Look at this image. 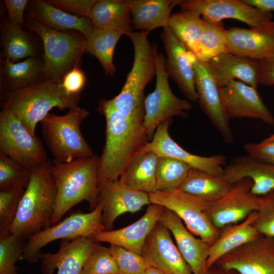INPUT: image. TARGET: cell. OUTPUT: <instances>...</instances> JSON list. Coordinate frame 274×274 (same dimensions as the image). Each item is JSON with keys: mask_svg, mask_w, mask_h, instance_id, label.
Instances as JSON below:
<instances>
[{"mask_svg": "<svg viewBox=\"0 0 274 274\" xmlns=\"http://www.w3.org/2000/svg\"><path fill=\"white\" fill-rule=\"evenodd\" d=\"M97 110L106 119V142L99 157L98 183L118 181L140 154L149 138L142 123L118 113L110 99H100Z\"/></svg>", "mask_w": 274, "mask_h": 274, "instance_id": "6da1fadb", "label": "cell"}, {"mask_svg": "<svg viewBox=\"0 0 274 274\" xmlns=\"http://www.w3.org/2000/svg\"><path fill=\"white\" fill-rule=\"evenodd\" d=\"M98 164L99 157L95 155L68 162L55 160L51 163L57 194L48 226L58 223L66 213L82 201L89 202L90 211L96 208L100 195Z\"/></svg>", "mask_w": 274, "mask_h": 274, "instance_id": "7a4b0ae2", "label": "cell"}, {"mask_svg": "<svg viewBox=\"0 0 274 274\" xmlns=\"http://www.w3.org/2000/svg\"><path fill=\"white\" fill-rule=\"evenodd\" d=\"M50 165L48 160L29 168V182L10 228L23 240L48 227L53 214L57 191Z\"/></svg>", "mask_w": 274, "mask_h": 274, "instance_id": "3957f363", "label": "cell"}, {"mask_svg": "<svg viewBox=\"0 0 274 274\" xmlns=\"http://www.w3.org/2000/svg\"><path fill=\"white\" fill-rule=\"evenodd\" d=\"M80 94L67 93L61 80H38L23 88L7 92L3 107L10 109L33 136L36 126L54 108L60 110L78 106Z\"/></svg>", "mask_w": 274, "mask_h": 274, "instance_id": "277c9868", "label": "cell"}, {"mask_svg": "<svg viewBox=\"0 0 274 274\" xmlns=\"http://www.w3.org/2000/svg\"><path fill=\"white\" fill-rule=\"evenodd\" d=\"M150 31H130L126 35L134 48L132 67L120 93L110 101L123 116L142 123L145 115L144 90L156 75L155 51L157 46L148 39Z\"/></svg>", "mask_w": 274, "mask_h": 274, "instance_id": "5b68a950", "label": "cell"}, {"mask_svg": "<svg viewBox=\"0 0 274 274\" xmlns=\"http://www.w3.org/2000/svg\"><path fill=\"white\" fill-rule=\"evenodd\" d=\"M89 111L75 106L63 115L49 113L41 122L45 143L60 162L93 156V151L83 136L80 126Z\"/></svg>", "mask_w": 274, "mask_h": 274, "instance_id": "8992f818", "label": "cell"}, {"mask_svg": "<svg viewBox=\"0 0 274 274\" xmlns=\"http://www.w3.org/2000/svg\"><path fill=\"white\" fill-rule=\"evenodd\" d=\"M104 205L103 200L99 198L96 208L89 213H74L61 222L30 236L25 243L22 258L38 262L40 250L53 241L59 239L72 241L106 230L102 220Z\"/></svg>", "mask_w": 274, "mask_h": 274, "instance_id": "52a82bcc", "label": "cell"}, {"mask_svg": "<svg viewBox=\"0 0 274 274\" xmlns=\"http://www.w3.org/2000/svg\"><path fill=\"white\" fill-rule=\"evenodd\" d=\"M30 28L43 43L44 79L61 80L86 52L85 38L49 28L36 20L32 21Z\"/></svg>", "mask_w": 274, "mask_h": 274, "instance_id": "ba28073f", "label": "cell"}, {"mask_svg": "<svg viewBox=\"0 0 274 274\" xmlns=\"http://www.w3.org/2000/svg\"><path fill=\"white\" fill-rule=\"evenodd\" d=\"M149 196L151 203L175 213L194 235L211 244L219 236L221 229L211 221L208 214L210 202L207 201L178 189L168 192L156 191Z\"/></svg>", "mask_w": 274, "mask_h": 274, "instance_id": "9c48e42d", "label": "cell"}, {"mask_svg": "<svg viewBox=\"0 0 274 274\" xmlns=\"http://www.w3.org/2000/svg\"><path fill=\"white\" fill-rule=\"evenodd\" d=\"M156 84L154 90L145 99L143 125L150 141L158 126L174 116L185 118L192 108L187 100L177 97L168 83L165 67L166 59L162 53L155 51Z\"/></svg>", "mask_w": 274, "mask_h": 274, "instance_id": "30bf717a", "label": "cell"}, {"mask_svg": "<svg viewBox=\"0 0 274 274\" xmlns=\"http://www.w3.org/2000/svg\"><path fill=\"white\" fill-rule=\"evenodd\" d=\"M0 152L28 168L48 161L41 139L32 135L20 118L6 107L0 113Z\"/></svg>", "mask_w": 274, "mask_h": 274, "instance_id": "8fae6325", "label": "cell"}, {"mask_svg": "<svg viewBox=\"0 0 274 274\" xmlns=\"http://www.w3.org/2000/svg\"><path fill=\"white\" fill-rule=\"evenodd\" d=\"M179 6L182 11L199 16L212 24L233 19L251 28H259L267 26L272 18L271 13L263 12L243 0H182Z\"/></svg>", "mask_w": 274, "mask_h": 274, "instance_id": "7c38bea8", "label": "cell"}, {"mask_svg": "<svg viewBox=\"0 0 274 274\" xmlns=\"http://www.w3.org/2000/svg\"><path fill=\"white\" fill-rule=\"evenodd\" d=\"M252 182L245 178L231 184L223 196L209 203L208 214L217 228L240 222L256 211L258 198L251 191Z\"/></svg>", "mask_w": 274, "mask_h": 274, "instance_id": "4fadbf2b", "label": "cell"}, {"mask_svg": "<svg viewBox=\"0 0 274 274\" xmlns=\"http://www.w3.org/2000/svg\"><path fill=\"white\" fill-rule=\"evenodd\" d=\"M238 274H274V237L260 235L215 264Z\"/></svg>", "mask_w": 274, "mask_h": 274, "instance_id": "5bb4252c", "label": "cell"}, {"mask_svg": "<svg viewBox=\"0 0 274 274\" xmlns=\"http://www.w3.org/2000/svg\"><path fill=\"white\" fill-rule=\"evenodd\" d=\"M188 55L194 71L195 85L199 102L212 124L227 143L233 136L221 101L220 87L209 72L204 62L199 60L188 49Z\"/></svg>", "mask_w": 274, "mask_h": 274, "instance_id": "9a60e30c", "label": "cell"}, {"mask_svg": "<svg viewBox=\"0 0 274 274\" xmlns=\"http://www.w3.org/2000/svg\"><path fill=\"white\" fill-rule=\"evenodd\" d=\"M170 119L161 122L157 127L152 139L142 148L141 154L152 152L158 157L173 158L189 165L192 168L211 175L224 176L222 166L226 157L221 154L204 157L192 154L180 147L170 136L168 126Z\"/></svg>", "mask_w": 274, "mask_h": 274, "instance_id": "2e32d148", "label": "cell"}, {"mask_svg": "<svg viewBox=\"0 0 274 274\" xmlns=\"http://www.w3.org/2000/svg\"><path fill=\"white\" fill-rule=\"evenodd\" d=\"M171 235L165 226L157 223L145 241L141 255L148 266L164 274H193Z\"/></svg>", "mask_w": 274, "mask_h": 274, "instance_id": "e0dca14e", "label": "cell"}, {"mask_svg": "<svg viewBox=\"0 0 274 274\" xmlns=\"http://www.w3.org/2000/svg\"><path fill=\"white\" fill-rule=\"evenodd\" d=\"M221 101L228 119L234 118L257 119L269 124L274 118L262 101L256 88L238 80H231L220 87Z\"/></svg>", "mask_w": 274, "mask_h": 274, "instance_id": "ac0fdd59", "label": "cell"}, {"mask_svg": "<svg viewBox=\"0 0 274 274\" xmlns=\"http://www.w3.org/2000/svg\"><path fill=\"white\" fill-rule=\"evenodd\" d=\"M99 198L104 202L102 220L106 230H111L120 216L134 213L151 203L149 194L129 187L119 180L98 183Z\"/></svg>", "mask_w": 274, "mask_h": 274, "instance_id": "d6986e66", "label": "cell"}, {"mask_svg": "<svg viewBox=\"0 0 274 274\" xmlns=\"http://www.w3.org/2000/svg\"><path fill=\"white\" fill-rule=\"evenodd\" d=\"M159 222L165 226L173 235L179 252L193 274H205L212 244L195 237L182 220L167 209L164 208Z\"/></svg>", "mask_w": 274, "mask_h": 274, "instance_id": "ffe728a7", "label": "cell"}, {"mask_svg": "<svg viewBox=\"0 0 274 274\" xmlns=\"http://www.w3.org/2000/svg\"><path fill=\"white\" fill-rule=\"evenodd\" d=\"M99 244L91 236L65 240L55 253L41 256L42 274H82L85 262Z\"/></svg>", "mask_w": 274, "mask_h": 274, "instance_id": "44dd1931", "label": "cell"}, {"mask_svg": "<svg viewBox=\"0 0 274 274\" xmlns=\"http://www.w3.org/2000/svg\"><path fill=\"white\" fill-rule=\"evenodd\" d=\"M160 38L166 54L165 67L168 77L176 83L189 100L197 101L194 71L188 55V49L169 27L163 29Z\"/></svg>", "mask_w": 274, "mask_h": 274, "instance_id": "7402d4cb", "label": "cell"}, {"mask_svg": "<svg viewBox=\"0 0 274 274\" xmlns=\"http://www.w3.org/2000/svg\"><path fill=\"white\" fill-rule=\"evenodd\" d=\"M164 208L150 204L138 220L124 227L99 232L91 236L98 243H107L142 254L145 241L159 219Z\"/></svg>", "mask_w": 274, "mask_h": 274, "instance_id": "603a6c76", "label": "cell"}, {"mask_svg": "<svg viewBox=\"0 0 274 274\" xmlns=\"http://www.w3.org/2000/svg\"><path fill=\"white\" fill-rule=\"evenodd\" d=\"M268 24L259 28L226 29L227 52L257 61L273 55L274 31Z\"/></svg>", "mask_w": 274, "mask_h": 274, "instance_id": "cb8c5ba5", "label": "cell"}, {"mask_svg": "<svg viewBox=\"0 0 274 274\" xmlns=\"http://www.w3.org/2000/svg\"><path fill=\"white\" fill-rule=\"evenodd\" d=\"M204 62L220 87L231 80L240 81L256 89L259 84V61L227 52Z\"/></svg>", "mask_w": 274, "mask_h": 274, "instance_id": "d4e9b609", "label": "cell"}, {"mask_svg": "<svg viewBox=\"0 0 274 274\" xmlns=\"http://www.w3.org/2000/svg\"><path fill=\"white\" fill-rule=\"evenodd\" d=\"M224 175L231 184L249 178L252 182L251 191L257 196L274 190V164L248 154L236 157L226 164Z\"/></svg>", "mask_w": 274, "mask_h": 274, "instance_id": "484cf974", "label": "cell"}, {"mask_svg": "<svg viewBox=\"0 0 274 274\" xmlns=\"http://www.w3.org/2000/svg\"><path fill=\"white\" fill-rule=\"evenodd\" d=\"M256 218V211H255L243 221L226 225L221 229L219 236L210 247L207 261V269L223 256L261 235L254 225Z\"/></svg>", "mask_w": 274, "mask_h": 274, "instance_id": "4316f807", "label": "cell"}, {"mask_svg": "<svg viewBox=\"0 0 274 274\" xmlns=\"http://www.w3.org/2000/svg\"><path fill=\"white\" fill-rule=\"evenodd\" d=\"M182 0H127L133 28L141 31L168 27L171 12Z\"/></svg>", "mask_w": 274, "mask_h": 274, "instance_id": "83f0119b", "label": "cell"}, {"mask_svg": "<svg viewBox=\"0 0 274 274\" xmlns=\"http://www.w3.org/2000/svg\"><path fill=\"white\" fill-rule=\"evenodd\" d=\"M88 18L95 28L117 30L125 35L133 29L127 0H96Z\"/></svg>", "mask_w": 274, "mask_h": 274, "instance_id": "f1b7e54d", "label": "cell"}, {"mask_svg": "<svg viewBox=\"0 0 274 274\" xmlns=\"http://www.w3.org/2000/svg\"><path fill=\"white\" fill-rule=\"evenodd\" d=\"M33 16L42 25L55 30L74 29L87 38L94 27L87 17H80L63 11L44 1H32Z\"/></svg>", "mask_w": 274, "mask_h": 274, "instance_id": "f546056e", "label": "cell"}, {"mask_svg": "<svg viewBox=\"0 0 274 274\" xmlns=\"http://www.w3.org/2000/svg\"><path fill=\"white\" fill-rule=\"evenodd\" d=\"M158 159V156L152 152L139 155L128 166L119 181L129 187L148 194L156 192Z\"/></svg>", "mask_w": 274, "mask_h": 274, "instance_id": "4dcf8cb0", "label": "cell"}, {"mask_svg": "<svg viewBox=\"0 0 274 274\" xmlns=\"http://www.w3.org/2000/svg\"><path fill=\"white\" fill-rule=\"evenodd\" d=\"M231 186V184L224 175L214 176L192 168L178 189L210 203L223 196Z\"/></svg>", "mask_w": 274, "mask_h": 274, "instance_id": "1f68e13d", "label": "cell"}, {"mask_svg": "<svg viewBox=\"0 0 274 274\" xmlns=\"http://www.w3.org/2000/svg\"><path fill=\"white\" fill-rule=\"evenodd\" d=\"M123 35L117 30L94 27L85 38L86 52L98 60L107 76L113 77L116 72L113 63L114 52L118 41Z\"/></svg>", "mask_w": 274, "mask_h": 274, "instance_id": "d6a6232c", "label": "cell"}, {"mask_svg": "<svg viewBox=\"0 0 274 274\" xmlns=\"http://www.w3.org/2000/svg\"><path fill=\"white\" fill-rule=\"evenodd\" d=\"M207 24L200 17L181 11L171 15L168 27L177 38L197 56L199 41Z\"/></svg>", "mask_w": 274, "mask_h": 274, "instance_id": "836d02e7", "label": "cell"}, {"mask_svg": "<svg viewBox=\"0 0 274 274\" xmlns=\"http://www.w3.org/2000/svg\"><path fill=\"white\" fill-rule=\"evenodd\" d=\"M43 70V65L34 57L18 62L5 59L3 71L7 92L23 88L36 82Z\"/></svg>", "mask_w": 274, "mask_h": 274, "instance_id": "e575fe53", "label": "cell"}, {"mask_svg": "<svg viewBox=\"0 0 274 274\" xmlns=\"http://www.w3.org/2000/svg\"><path fill=\"white\" fill-rule=\"evenodd\" d=\"M2 44L6 59L13 62L35 56L33 46L21 26L10 22L3 27Z\"/></svg>", "mask_w": 274, "mask_h": 274, "instance_id": "d590c367", "label": "cell"}, {"mask_svg": "<svg viewBox=\"0 0 274 274\" xmlns=\"http://www.w3.org/2000/svg\"><path fill=\"white\" fill-rule=\"evenodd\" d=\"M191 168L189 165L179 160L158 157L156 172L157 191L168 192L178 189Z\"/></svg>", "mask_w": 274, "mask_h": 274, "instance_id": "8d00e7d4", "label": "cell"}, {"mask_svg": "<svg viewBox=\"0 0 274 274\" xmlns=\"http://www.w3.org/2000/svg\"><path fill=\"white\" fill-rule=\"evenodd\" d=\"M227 52L226 29L221 23H207L199 43V52L196 57L207 62L219 54Z\"/></svg>", "mask_w": 274, "mask_h": 274, "instance_id": "74e56055", "label": "cell"}, {"mask_svg": "<svg viewBox=\"0 0 274 274\" xmlns=\"http://www.w3.org/2000/svg\"><path fill=\"white\" fill-rule=\"evenodd\" d=\"M29 176V168L0 152V190L17 187L26 188Z\"/></svg>", "mask_w": 274, "mask_h": 274, "instance_id": "f35d334b", "label": "cell"}, {"mask_svg": "<svg viewBox=\"0 0 274 274\" xmlns=\"http://www.w3.org/2000/svg\"><path fill=\"white\" fill-rule=\"evenodd\" d=\"M25 189L23 187H17L0 190V238L11 234V226Z\"/></svg>", "mask_w": 274, "mask_h": 274, "instance_id": "ab89813d", "label": "cell"}, {"mask_svg": "<svg viewBox=\"0 0 274 274\" xmlns=\"http://www.w3.org/2000/svg\"><path fill=\"white\" fill-rule=\"evenodd\" d=\"M23 241L11 233L0 238V274H17L15 264L22 258Z\"/></svg>", "mask_w": 274, "mask_h": 274, "instance_id": "60d3db41", "label": "cell"}, {"mask_svg": "<svg viewBox=\"0 0 274 274\" xmlns=\"http://www.w3.org/2000/svg\"><path fill=\"white\" fill-rule=\"evenodd\" d=\"M82 274H119L109 248L99 244L85 262Z\"/></svg>", "mask_w": 274, "mask_h": 274, "instance_id": "b9f144b4", "label": "cell"}, {"mask_svg": "<svg viewBox=\"0 0 274 274\" xmlns=\"http://www.w3.org/2000/svg\"><path fill=\"white\" fill-rule=\"evenodd\" d=\"M117 263L119 274H144L148 267L141 255L121 247L110 245L108 247Z\"/></svg>", "mask_w": 274, "mask_h": 274, "instance_id": "7bdbcfd3", "label": "cell"}, {"mask_svg": "<svg viewBox=\"0 0 274 274\" xmlns=\"http://www.w3.org/2000/svg\"><path fill=\"white\" fill-rule=\"evenodd\" d=\"M254 225L261 235L274 237V190L259 196Z\"/></svg>", "mask_w": 274, "mask_h": 274, "instance_id": "ee69618b", "label": "cell"}, {"mask_svg": "<svg viewBox=\"0 0 274 274\" xmlns=\"http://www.w3.org/2000/svg\"><path fill=\"white\" fill-rule=\"evenodd\" d=\"M96 0H50L49 4L68 13L80 17H89Z\"/></svg>", "mask_w": 274, "mask_h": 274, "instance_id": "f6af8a7d", "label": "cell"}, {"mask_svg": "<svg viewBox=\"0 0 274 274\" xmlns=\"http://www.w3.org/2000/svg\"><path fill=\"white\" fill-rule=\"evenodd\" d=\"M61 85L65 92L71 95L80 94L86 81L85 74L76 65L62 78Z\"/></svg>", "mask_w": 274, "mask_h": 274, "instance_id": "bcb514c9", "label": "cell"}, {"mask_svg": "<svg viewBox=\"0 0 274 274\" xmlns=\"http://www.w3.org/2000/svg\"><path fill=\"white\" fill-rule=\"evenodd\" d=\"M243 148L247 154L274 164V141L247 143Z\"/></svg>", "mask_w": 274, "mask_h": 274, "instance_id": "7dc6e473", "label": "cell"}, {"mask_svg": "<svg viewBox=\"0 0 274 274\" xmlns=\"http://www.w3.org/2000/svg\"><path fill=\"white\" fill-rule=\"evenodd\" d=\"M28 3L27 0H5V3L8 12L9 22L21 26L24 10Z\"/></svg>", "mask_w": 274, "mask_h": 274, "instance_id": "c3c4849f", "label": "cell"}, {"mask_svg": "<svg viewBox=\"0 0 274 274\" xmlns=\"http://www.w3.org/2000/svg\"><path fill=\"white\" fill-rule=\"evenodd\" d=\"M258 76L259 84L274 86V54L259 61Z\"/></svg>", "mask_w": 274, "mask_h": 274, "instance_id": "681fc988", "label": "cell"}, {"mask_svg": "<svg viewBox=\"0 0 274 274\" xmlns=\"http://www.w3.org/2000/svg\"><path fill=\"white\" fill-rule=\"evenodd\" d=\"M246 4L265 13L274 12V0H243Z\"/></svg>", "mask_w": 274, "mask_h": 274, "instance_id": "f907efd6", "label": "cell"}, {"mask_svg": "<svg viewBox=\"0 0 274 274\" xmlns=\"http://www.w3.org/2000/svg\"><path fill=\"white\" fill-rule=\"evenodd\" d=\"M205 274H238L234 270L224 268L214 264L207 269Z\"/></svg>", "mask_w": 274, "mask_h": 274, "instance_id": "816d5d0a", "label": "cell"}, {"mask_svg": "<svg viewBox=\"0 0 274 274\" xmlns=\"http://www.w3.org/2000/svg\"><path fill=\"white\" fill-rule=\"evenodd\" d=\"M144 274H164V273L154 267L148 266Z\"/></svg>", "mask_w": 274, "mask_h": 274, "instance_id": "f5cc1de1", "label": "cell"}, {"mask_svg": "<svg viewBox=\"0 0 274 274\" xmlns=\"http://www.w3.org/2000/svg\"><path fill=\"white\" fill-rule=\"evenodd\" d=\"M265 142H273L274 141V133L271 134L268 137L263 140Z\"/></svg>", "mask_w": 274, "mask_h": 274, "instance_id": "db71d44e", "label": "cell"}, {"mask_svg": "<svg viewBox=\"0 0 274 274\" xmlns=\"http://www.w3.org/2000/svg\"><path fill=\"white\" fill-rule=\"evenodd\" d=\"M269 26L274 31V19L272 20L268 24Z\"/></svg>", "mask_w": 274, "mask_h": 274, "instance_id": "11a10c76", "label": "cell"}]
</instances>
